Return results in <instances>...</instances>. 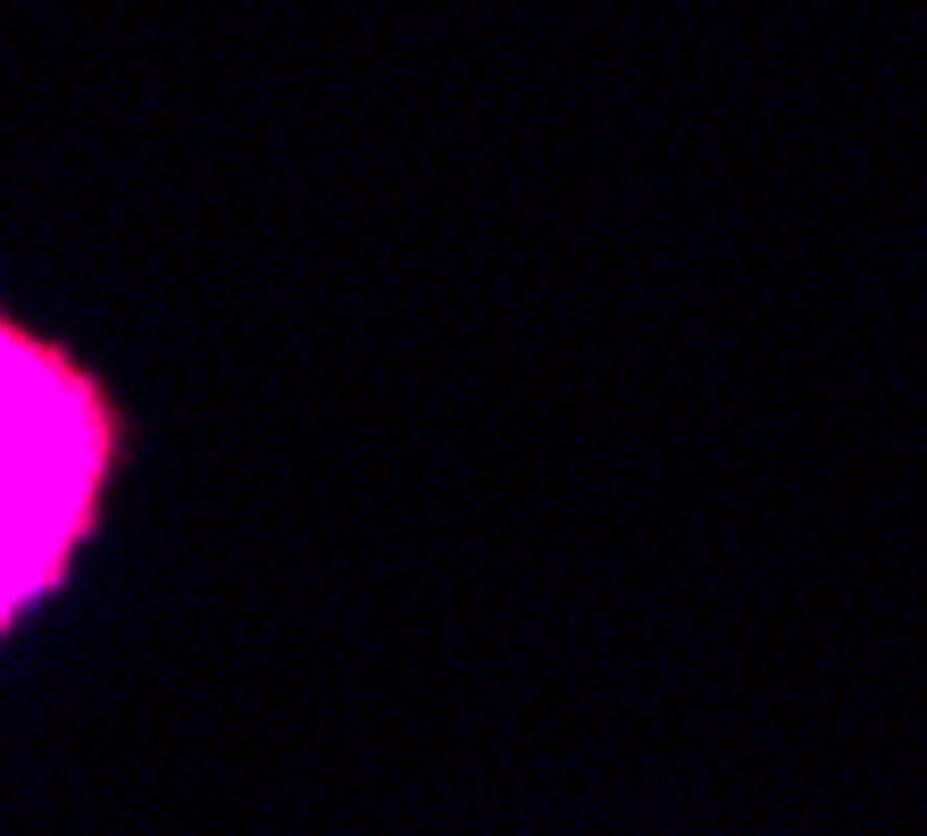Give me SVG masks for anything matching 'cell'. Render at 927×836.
<instances>
[{"label":"cell","instance_id":"obj_1","mask_svg":"<svg viewBox=\"0 0 927 836\" xmlns=\"http://www.w3.org/2000/svg\"><path fill=\"white\" fill-rule=\"evenodd\" d=\"M126 460V410L42 327L0 310V644L67 586L101 536Z\"/></svg>","mask_w":927,"mask_h":836}]
</instances>
